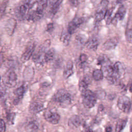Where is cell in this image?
<instances>
[{"label": "cell", "instance_id": "5", "mask_svg": "<svg viewBox=\"0 0 132 132\" xmlns=\"http://www.w3.org/2000/svg\"><path fill=\"white\" fill-rule=\"evenodd\" d=\"M109 2L104 0L101 2L100 6L96 11L95 14V19L97 21H100L105 18L106 12L107 11V6Z\"/></svg>", "mask_w": 132, "mask_h": 132}, {"label": "cell", "instance_id": "25", "mask_svg": "<svg viewBox=\"0 0 132 132\" xmlns=\"http://www.w3.org/2000/svg\"><path fill=\"white\" fill-rule=\"evenodd\" d=\"M98 64H101L102 66L109 63V60L108 58L104 55H101L98 58Z\"/></svg>", "mask_w": 132, "mask_h": 132}, {"label": "cell", "instance_id": "4", "mask_svg": "<svg viewBox=\"0 0 132 132\" xmlns=\"http://www.w3.org/2000/svg\"><path fill=\"white\" fill-rule=\"evenodd\" d=\"M131 105L130 98L125 95L121 96L118 100V107L121 110L125 113H127L129 112Z\"/></svg>", "mask_w": 132, "mask_h": 132}, {"label": "cell", "instance_id": "36", "mask_svg": "<svg viewBox=\"0 0 132 132\" xmlns=\"http://www.w3.org/2000/svg\"><path fill=\"white\" fill-rule=\"evenodd\" d=\"M106 132H111L112 131V127L111 126H107L105 128Z\"/></svg>", "mask_w": 132, "mask_h": 132}, {"label": "cell", "instance_id": "12", "mask_svg": "<svg viewBox=\"0 0 132 132\" xmlns=\"http://www.w3.org/2000/svg\"><path fill=\"white\" fill-rule=\"evenodd\" d=\"M25 87L24 86H21L18 88H16L14 92V95L16 96V97L13 101V104L14 105H17L21 98H22L25 92Z\"/></svg>", "mask_w": 132, "mask_h": 132}, {"label": "cell", "instance_id": "10", "mask_svg": "<svg viewBox=\"0 0 132 132\" xmlns=\"http://www.w3.org/2000/svg\"><path fill=\"white\" fill-rule=\"evenodd\" d=\"M98 44L99 42L97 38L95 37H92L87 40L85 46L88 50L95 51L96 50Z\"/></svg>", "mask_w": 132, "mask_h": 132}, {"label": "cell", "instance_id": "20", "mask_svg": "<svg viewBox=\"0 0 132 132\" xmlns=\"http://www.w3.org/2000/svg\"><path fill=\"white\" fill-rule=\"evenodd\" d=\"M62 1H50V4H51V12L53 14H55L58 11L59 6L61 3Z\"/></svg>", "mask_w": 132, "mask_h": 132}, {"label": "cell", "instance_id": "6", "mask_svg": "<svg viewBox=\"0 0 132 132\" xmlns=\"http://www.w3.org/2000/svg\"><path fill=\"white\" fill-rule=\"evenodd\" d=\"M44 117L46 121L53 124H57L60 119V117L58 113L50 110H46L44 112Z\"/></svg>", "mask_w": 132, "mask_h": 132}, {"label": "cell", "instance_id": "3", "mask_svg": "<svg viewBox=\"0 0 132 132\" xmlns=\"http://www.w3.org/2000/svg\"><path fill=\"white\" fill-rule=\"evenodd\" d=\"M17 75L12 70H9L3 77L4 84L9 88L14 87L16 84Z\"/></svg>", "mask_w": 132, "mask_h": 132}, {"label": "cell", "instance_id": "35", "mask_svg": "<svg viewBox=\"0 0 132 132\" xmlns=\"http://www.w3.org/2000/svg\"><path fill=\"white\" fill-rule=\"evenodd\" d=\"M70 3L73 6H76L79 4V2L77 1H70Z\"/></svg>", "mask_w": 132, "mask_h": 132}, {"label": "cell", "instance_id": "8", "mask_svg": "<svg viewBox=\"0 0 132 132\" xmlns=\"http://www.w3.org/2000/svg\"><path fill=\"white\" fill-rule=\"evenodd\" d=\"M35 48V44L34 43H32L28 45L25 49L24 52L22 54L21 56V60L23 61H26L28 60L30 57L32 56L33 52L34 51Z\"/></svg>", "mask_w": 132, "mask_h": 132}, {"label": "cell", "instance_id": "34", "mask_svg": "<svg viewBox=\"0 0 132 132\" xmlns=\"http://www.w3.org/2000/svg\"><path fill=\"white\" fill-rule=\"evenodd\" d=\"M5 2H6V1L3 2V4H1V15H2V13H4V11H5V8H6V4L5 3Z\"/></svg>", "mask_w": 132, "mask_h": 132}, {"label": "cell", "instance_id": "18", "mask_svg": "<svg viewBox=\"0 0 132 132\" xmlns=\"http://www.w3.org/2000/svg\"><path fill=\"white\" fill-rule=\"evenodd\" d=\"M71 34L68 32V30H63L60 36V41L65 46H68L70 43L71 39Z\"/></svg>", "mask_w": 132, "mask_h": 132}, {"label": "cell", "instance_id": "14", "mask_svg": "<svg viewBox=\"0 0 132 132\" xmlns=\"http://www.w3.org/2000/svg\"><path fill=\"white\" fill-rule=\"evenodd\" d=\"M113 67L114 74L120 78V77H121L124 74L125 71L123 64L121 62L117 61L114 64Z\"/></svg>", "mask_w": 132, "mask_h": 132}, {"label": "cell", "instance_id": "13", "mask_svg": "<svg viewBox=\"0 0 132 132\" xmlns=\"http://www.w3.org/2000/svg\"><path fill=\"white\" fill-rule=\"evenodd\" d=\"M118 43V40L117 38H112L108 39L103 44V47L106 50L114 49Z\"/></svg>", "mask_w": 132, "mask_h": 132}, {"label": "cell", "instance_id": "39", "mask_svg": "<svg viewBox=\"0 0 132 132\" xmlns=\"http://www.w3.org/2000/svg\"><path fill=\"white\" fill-rule=\"evenodd\" d=\"M130 132H132V125H131V126H130Z\"/></svg>", "mask_w": 132, "mask_h": 132}, {"label": "cell", "instance_id": "32", "mask_svg": "<svg viewBox=\"0 0 132 132\" xmlns=\"http://www.w3.org/2000/svg\"><path fill=\"white\" fill-rule=\"evenodd\" d=\"M87 60V56L85 54H82L79 56V60L82 62H85Z\"/></svg>", "mask_w": 132, "mask_h": 132}, {"label": "cell", "instance_id": "38", "mask_svg": "<svg viewBox=\"0 0 132 132\" xmlns=\"http://www.w3.org/2000/svg\"><path fill=\"white\" fill-rule=\"evenodd\" d=\"M129 90L130 92H132V80L130 81V85H129Z\"/></svg>", "mask_w": 132, "mask_h": 132}, {"label": "cell", "instance_id": "37", "mask_svg": "<svg viewBox=\"0 0 132 132\" xmlns=\"http://www.w3.org/2000/svg\"><path fill=\"white\" fill-rule=\"evenodd\" d=\"M85 132H94V131L90 128H86L85 129Z\"/></svg>", "mask_w": 132, "mask_h": 132}, {"label": "cell", "instance_id": "22", "mask_svg": "<svg viewBox=\"0 0 132 132\" xmlns=\"http://www.w3.org/2000/svg\"><path fill=\"white\" fill-rule=\"evenodd\" d=\"M39 125L36 121L30 122L26 126V129L28 132H36L38 129Z\"/></svg>", "mask_w": 132, "mask_h": 132}, {"label": "cell", "instance_id": "29", "mask_svg": "<svg viewBox=\"0 0 132 132\" xmlns=\"http://www.w3.org/2000/svg\"><path fill=\"white\" fill-rule=\"evenodd\" d=\"M126 40L128 42L132 43V28L128 29L125 32Z\"/></svg>", "mask_w": 132, "mask_h": 132}, {"label": "cell", "instance_id": "27", "mask_svg": "<svg viewBox=\"0 0 132 132\" xmlns=\"http://www.w3.org/2000/svg\"><path fill=\"white\" fill-rule=\"evenodd\" d=\"M96 97L99 98L100 99H104L105 98L106 96V92L104 90L102 89H99L96 91V92L95 93Z\"/></svg>", "mask_w": 132, "mask_h": 132}, {"label": "cell", "instance_id": "16", "mask_svg": "<svg viewBox=\"0 0 132 132\" xmlns=\"http://www.w3.org/2000/svg\"><path fill=\"white\" fill-rule=\"evenodd\" d=\"M43 109V105L38 102H32L30 104L29 109L30 112L32 113H36L41 111Z\"/></svg>", "mask_w": 132, "mask_h": 132}, {"label": "cell", "instance_id": "15", "mask_svg": "<svg viewBox=\"0 0 132 132\" xmlns=\"http://www.w3.org/2000/svg\"><path fill=\"white\" fill-rule=\"evenodd\" d=\"M73 64L72 61L71 60H69L66 64L63 71V77H64V78L67 79L73 74Z\"/></svg>", "mask_w": 132, "mask_h": 132}, {"label": "cell", "instance_id": "2", "mask_svg": "<svg viewBox=\"0 0 132 132\" xmlns=\"http://www.w3.org/2000/svg\"><path fill=\"white\" fill-rule=\"evenodd\" d=\"M82 104L85 107L91 108L94 106L96 102V96L95 93L90 90L86 89L81 92Z\"/></svg>", "mask_w": 132, "mask_h": 132}, {"label": "cell", "instance_id": "17", "mask_svg": "<svg viewBox=\"0 0 132 132\" xmlns=\"http://www.w3.org/2000/svg\"><path fill=\"white\" fill-rule=\"evenodd\" d=\"M81 124L80 118L76 115L72 116L69 120V125L73 127H78Z\"/></svg>", "mask_w": 132, "mask_h": 132}, {"label": "cell", "instance_id": "30", "mask_svg": "<svg viewBox=\"0 0 132 132\" xmlns=\"http://www.w3.org/2000/svg\"><path fill=\"white\" fill-rule=\"evenodd\" d=\"M15 113H9L7 116V119L9 123L11 124H13V121L15 119Z\"/></svg>", "mask_w": 132, "mask_h": 132}, {"label": "cell", "instance_id": "23", "mask_svg": "<svg viewBox=\"0 0 132 132\" xmlns=\"http://www.w3.org/2000/svg\"><path fill=\"white\" fill-rule=\"evenodd\" d=\"M92 76L93 78L96 81L102 80L104 77L102 71L100 69H96L95 70H94L93 72Z\"/></svg>", "mask_w": 132, "mask_h": 132}, {"label": "cell", "instance_id": "31", "mask_svg": "<svg viewBox=\"0 0 132 132\" xmlns=\"http://www.w3.org/2000/svg\"><path fill=\"white\" fill-rule=\"evenodd\" d=\"M6 130V124L3 119L1 120L0 123V132H5Z\"/></svg>", "mask_w": 132, "mask_h": 132}, {"label": "cell", "instance_id": "24", "mask_svg": "<svg viewBox=\"0 0 132 132\" xmlns=\"http://www.w3.org/2000/svg\"><path fill=\"white\" fill-rule=\"evenodd\" d=\"M75 40H76V41L79 44H81V45H85L86 44V43L87 42V40H86V37L84 35H82V34H79V35H77L76 36V38H75Z\"/></svg>", "mask_w": 132, "mask_h": 132}, {"label": "cell", "instance_id": "28", "mask_svg": "<svg viewBox=\"0 0 132 132\" xmlns=\"http://www.w3.org/2000/svg\"><path fill=\"white\" fill-rule=\"evenodd\" d=\"M89 84L85 81L84 79L81 80L79 83V89L81 91V92L87 89L88 86Z\"/></svg>", "mask_w": 132, "mask_h": 132}, {"label": "cell", "instance_id": "26", "mask_svg": "<svg viewBox=\"0 0 132 132\" xmlns=\"http://www.w3.org/2000/svg\"><path fill=\"white\" fill-rule=\"evenodd\" d=\"M112 12V10L111 9L107 10L105 18L104 19L105 20L106 23L107 24H109L110 22H111L112 19H111V14Z\"/></svg>", "mask_w": 132, "mask_h": 132}, {"label": "cell", "instance_id": "19", "mask_svg": "<svg viewBox=\"0 0 132 132\" xmlns=\"http://www.w3.org/2000/svg\"><path fill=\"white\" fill-rule=\"evenodd\" d=\"M55 56V51L54 48H51L45 52L44 55V61L49 62L54 59Z\"/></svg>", "mask_w": 132, "mask_h": 132}, {"label": "cell", "instance_id": "21", "mask_svg": "<svg viewBox=\"0 0 132 132\" xmlns=\"http://www.w3.org/2000/svg\"><path fill=\"white\" fill-rule=\"evenodd\" d=\"M127 121V120L126 119L119 120L116 124V132H121L125 127Z\"/></svg>", "mask_w": 132, "mask_h": 132}, {"label": "cell", "instance_id": "9", "mask_svg": "<svg viewBox=\"0 0 132 132\" xmlns=\"http://www.w3.org/2000/svg\"><path fill=\"white\" fill-rule=\"evenodd\" d=\"M126 13V9L123 5L119 7L117 13L114 15V18L112 19L111 23L116 24L118 20H122L124 18Z\"/></svg>", "mask_w": 132, "mask_h": 132}, {"label": "cell", "instance_id": "11", "mask_svg": "<svg viewBox=\"0 0 132 132\" xmlns=\"http://www.w3.org/2000/svg\"><path fill=\"white\" fill-rule=\"evenodd\" d=\"M16 25V21L14 18H10L7 21L5 25V29L8 35H12L13 34Z\"/></svg>", "mask_w": 132, "mask_h": 132}, {"label": "cell", "instance_id": "33", "mask_svg": "<svg viewBox=\"0 0 132 132\" xmlns=\"http://www.w3.org/2000/svg\"><path fill=\"white\" fill-rule=\"evenodd\" d=\"M54 29V25L52 23H48L46 26V30L48 32H51Z\"/></svg>", "mask_w": 132, "mask_h": 132}, {"label": "cell", "instance_id": "1", "mask_svg": "<svg viewBox=\"0 0 132 132\" xmlns=\"http://www.w3.org/2000/svg\"><path fill=\"white\" fill-rule=\"evenodd\" d=\"M53 100L54 102L58 103L60 105L65 106L71 103V96L67 90L60 89L54 95Z\"/></svg>", "mask_w": 132, "mask_h": 132}, {"label": "cell", "instance_id": "7", "mask_svg": "<svg viewBox=\"0 0 132 132\" xmlns=\"http://www.w3.org/2000/svg\"><path fill=\"white\" fill-rule=\"evenodd\" d=\"M84 21L83 18L75 17L69 22L68 26V31L71 34L74 33Z\"/></svg>", "mask_w": 132, "mask_h": 132}]
</instances>
